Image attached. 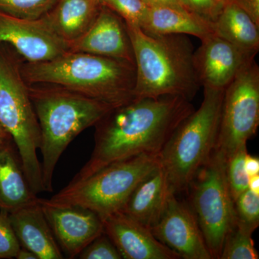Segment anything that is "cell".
<instances>
[{
	"label": "cell",
	"mask_w": 259,
	"mask_h": 259,
	"mask_svg": "<svg viewBox=\"0 0 259 259\" xmlns=\"http://www.w3.org/2000/svg\"><path fill=\"white\" fill-rule=\"evenodd\" d=\"M195 110L180 96L135 97L113 107L97 122L91 157L71 182L107 165L145 154H159L181 122Z\"/></svg>",
	"instance_id": "6da1fadb"
},
{
	"label": "cell",
	"mask_w": 259,
	"mask_h": 259,
	"mask_svg": "<svg viewBox=\"0 0 259 259\" xmlns=\"http://www.w3.org/2000/svg\"><path fill=\"white\" fill-rule=\"evenodd\" d=\"M28 83H51L112 106L135 98L136 68L128 61L68 51L45 62L20 64Z\"/></svg>",
	"instance_id": "7a4b0ae2"
},
{
	"label": "cell",
	"mask_w": 259,
	"mask_h": 259,
	"mask_svg": "<svg viewBox=\"0 0 259 259\" xmlns=\"http://www.w3.org/2000/svg\"><path fill=\"white\" fill-rule=\"evenodd\" d=\"M28 90L40 127L42 185L52 192L56 165L70 143L115 106L51 83H28Z\"/></svg>",
	"instance_id": "3957f363"
},
{
	"label": "cell",
	"mask_w": 259,
	"mask_h": 259,
	"mask_svg": "<svg viewBox=\"0 0 259 259\" xmlns=\"http://www.w3.org/2000/svg\"><path fill=\"white\" fill-rule=\"evenodd\" d=\"M126 25L134 52L135 97L174 95L191 101L201 86L190 39L177 34L156 35L137 25Z\"/></svg>",
	"instance_id": "277c9868"
},
{
	"label": "cell",
	"mask_w": 259,
	"mask_h": 259,
	"mask_svg": "<svg viewBox=\"0 0 259 259\" xmlns=\"http://www.w3.org/2000/svg\"><path fill=\"white\" fill-rule=\"evenodd\" d=\"M224 91L204 88L198 110L181 122L159 153L160 166L175 194L189 190L215 147Z\"/></svg>",
	"instance_id": "5b68a950"
},
{
	"label": "cell",
	"mask_w": 259,
	"mask_h": 259,
	"mask_svg": "<svg viewBox=\"0 0 259 259\" xmlns=\"http://www.w3.org/2000/svg\"><path fill=\"white\" fill-rule=\"evenodd\" d=\"M20 61L0 48V122L15 143L24 175L34 194L45 192L37 152L40 131Z\"/></svg>",
	"instance_id": "8992f818"
},
{
	"label": "cell",
	"mask_w": 259,
	"mask_h": 259,
	"mask_svg": "<svg viewBox=\"0 0 259 259\" xmlns=\"http://www.w3.org/2000/svg\"><path fill=\"white\" fill-rule=\"evenodd\" d=\"M158 165L159 154L147 153L115 162L84 180L70 182L47 201L90 209L104 221L120 210L140 182Z\"/></svg>",
	"instance_id": "52a82bcc"
},
{
	"label": "cell",
	"mask_w": 259,
	"mask_h": 259,
	"mask_svg": "<svg viewBox=\"0 0 259 259\" xmlns=\"http://www.w3.org/2000/svg\"><path fill=\"white\" fill-rule=\"evenodd\" d=\"M192 208L212 255L220 258L227 233L236 221L234 201L226 177V157L214 147L189 187Z\"/></svg>",
	"instance_id": "ba28073f"
},
{
	"label": "cell",
	"mask_w": 259,
	"mask_h": 259,
	"mask_svg": "<svg viewBox=\"0 0 259 259\" xmlns=\"http://www.w3.org/2000/svg\"><path fill=\"white\" fill-rule=\"evenodd\" d=\"M258 125L259 67L253 59L225 90L215 148L228 158L246 146Z\"/></svg>",
	"instance_id": "9c48e42d"
},
{
	"label": "cell",
	"mask_w": 259,
	"mask_h": 259,
	"mask_svg": "<svg viewBox=\"0 0 259 259\" xmlns=\"http://www.w3.org/2000/svg\"><path fill=\"white\" fill-rule=\"evenodd\" d=\"M9 44L29 63L53 60L69 51L44 18L28 20L0 12V45Z\"/></svg>",
	"instance_id": "30bf717a"
},
{
	"label": "cell",
	"mask_w": 259,
	"mask_h": 259,
	"mask_svg": "<svg viewBox=\"0 0 259 259\" xmlns=\"http://www.w3.org/2000/svg\"><path fill=\"white\" fill-rule=\"evenodd\" d=\"M155 237L185 259H213L192 208L172 192L157 223L151 228Z\"/></svg>",
	"instance_id": "8fae6325"
},
{
	"label": "cell",
	"mask_w": 259,
	"mask_h": 259,
	"mask_svg": "<svg viewBox=\"0 0 259 259\" xmlns=\"http://www.w3.org/2000/svg\"><path fill=\"white\" fill-rule=\"evenodd\" d=\"M58 244L69 258H75L104 232L96 213L79 206L54 205L37 199Z\"/></svg>",
	"instance_id": "7c38bea8"
},
{
	"label": "cell",
	"mask_w": 259,
	"mask_h": 259,
	"mask_svg": "<svg viewBox=\"0 0 259 259\" xmlns=\"http://www.w3.org/2000/svg\"><path fill=\"white\" fill-rule=\"evenodd\" d=\"M255 57L213 32L202 38L200 47L194 51L193 64L200 86L225 90Z\"/></svg>",
	"instance_id": "4fadbf2b"
},
{
	"label": "cell",
	"mask_w": 259,
	"mask_h": 259,
	"mask_svg": "<svg viewBox=\"0 0 259 259\" xmlns=\"http://www.w3.org/2000/svg\"><path fill=\"white\" fill-rule=\"evenodd\" d=\"M69 47L71 52L105 56L135 65L134 49L125 22L104 5L88 31Z\"/></svg>",
	"instance_id": "5bb4252c"
},
{
	"label": "cell",
	"mask_w": 259,
	"mask_h": 259,
	"mask_svg": "<svg viewBox=\"0 0 259 259\" xmlns=\"http://www.w3.org/2000/svg\"><path fill=\"white\" fill-rule=\"evenodd\" d=\"M104 232L125 259H179L180 255L163 245L151 229L122 211L103 221Z\"/></svg>",
	"instance_id": "9a60e30c"
},
{
	"label": "cell",
	"mask_w": 259,
	"mask_h": 259,
	"mask_svg": "<svg viewBox=\"0 0 259 259\" xmlns=\"http://www.w3.org/2000/svg\"><path fill=\"white\" fill-rule=\"evenodd\" d=\"M9 218L21 247L38 259L64 258L38 202L10 212Z\"/></svg>",
	"instance_id": "2e32d148"
},
{
	"label": "cell",
	"mask_w": 259,
	"mask_h": 259,
	"mask_svg": "<svg viewBox=\"0 0 259 259\" xmlns=\"http://www.w3.org/2000/svg\"><path fill=\"white\" fill-rule=\"evenodd\" d=\"M172 192L159 164L140 182L120 211L151 228L161 217Z\"/></svg>",
	"instance_id": "e0dca14e"
},
{
	"label": "cell",
	"mask_w": 259,
	"mask_h": 259,
	"mask_svg": "<svg viewBox=\"0 0 259 259\" xmlns=\"http://www.w3.org/2000/svg\"><path fill=\"white\" fill-rule=\"evenodd\" d=\"M102 5L101 0H58L42 18L56 35L69 45L88 31Z\"/></svg>",
	"instance_id": "ac0fdd59"
},
{
	"label": "cell",
	"mask_w": 259,
	"mask_h": 259,
	"mask_svg": "<svg viewBox=\"0 0 259 259\" xmlns=\"http://www.w3.org/2000/svg\"><path fill=\"white\" fill-rule=\"evenodd\" d=\"M140 28L156 35H190L200 40L214 32L213 23L184 8L171 6L149 8Z\"/></svg>",
	"instance_id": "d6986e66"
},
{
	"label": "cell",
	"mask_w": 259,
	"mask_h": 259,
	"mask_svg": "<svg viewBox=\"0 0 259 259\" xmlns=\"http://www.w3.org/2000/svg\"><path fill=\"white\" fill-rule=\"evenodd\" d=\"M11 143L0 148V209L8 213L36 203Z\"/></svg>",
	"instance_id": "ffe728a7"
},
{
	"label": "cell",
	"mask_w": 259,
	"mask_h": 259,
	"mask_svg": "<svg viewBox=\"0 0 259 259\" xmlns=\"http://www.w3.org/2000/svg\"><path fill=\"white\" fill-rule=\"evenodd\" d=\"M217 35L251 56L259 50V26L233 2L223 5L213 23Z\"/></svg>",
	"instance_id": "44dd1931"
},
{
	"label": "cell",
	"mask_w": 259,
	"mask_h": 259,
	"mask_svg": "<svg viewBox=\"0 0 259 259\" xmlns=\"http://www.w3.org/2000/svg\"><path fill=\"white\" fill-rule=\"evenodd\" d=\"M253 232L236 220L223 241L219 259H258V253L252 238Z\"/></svg>",
	"instance_id": "7402d4cb"
},
{
	"label": "cell",
	"mask_w": 259,
	"mask_h": 259,
	"mask_svg": "<svg viewBox=\"0 0 259 259\" xmlns=\"http://www.w3.org/2000/svg\"><path fill=\"white\" fill-rule=\"evenodd\" d=\"M58 0H0V12L22 19L37 20L47 14Z\"/></svg>",
	"instance_id": "603a6c76"
},
{
	"label": "cell",
	"mask_w": 259,
	"mask_h": 259,
	"mask_svg": "<svg viewBox=\"0 0 259 259\" xmlns=\"http://www.w3.org/2000/svg\"><path fill=\"white\" fill-rule=\"evenodd\" d=\"M247 153L246 146H244L226 158L227 180L233 201L236 200L240 194L248 190L249 177L247 175L244 166Z\"/></svg>",
	"instance_id": "cb8c5ba5"
},
{
	"label": "cell",
	"mask_w": 259,
	"mask_h": 259,
	"mask_svg": "<svg viewBox=\"0 0 259 259\" xmlns=\"http://www.w3.org/2000/svg\"><path fill=\"white\" fill-rule=\"evenodd\" d=\"M236 220L253 231L259 226V194L246 190L234 201Z\"/></svg>",
	"instance_id": "d4e9b609"
},
{
	"label": "cell",
	"mask_w": 259,
	"mask_h": 259,
	"mask_svg": "<svg viewBox=\"0 0 259 259\" xmlns=\"http://www.w3.org/2000/svg\"><path fill=\"white\" fill-rule=\"evenodd\" d=\"M101 2L102 5L123 19L126 23L139 27L150 8L144 0H101Z\"/></svg>",
	"instance_id": "484cf974"
},
{
	"label": "cell",
	"mask_w": 259,
	"mask_h": 259,
	"mask_svg": "<svg viewBox=\"0 0 259 259\" xmlns=\"http://www.w3.org/2000/svg\"><path fill=\"white\" fill-rule=\"evenodd\" d=\"M20 247L9 213L0 209V258H15Z\"/></svg>",
	"instance_id": "4316f807"
},
{
	"label": "cell",
	"mask_w": 259,
	"mask_h": 259,
	"mask_svg": "<svg viewBox=\"0 0 259 259\" xmlns=\"http://www.w3.org/2000/svg\"><path fill=\"white\" fill-rule=\"evenodd\" d=\"M81 259H121L120 252L105 232L97 236L79 253Z\"/></svg>",
	"instance_id": "83f0119b"
},
{
	"label": "cell",
	"mask_w": 259,
	"mask_h": 259,
	"mask_svg": "<svg viewBox=\"0 0 259 259\" xmlns=\"http://www.w3.org/2000/svg\"><path fill=\"white\" fill-rule=\"evenodd\" d=\"M182 8L199 18L214 23L222 9L220 0H178Z\"/></svg>",
	"instance_id": "f1b7e54d"
},
{
	"label": "cell",
	"mask_w": 259,
	"mask_h": 259,
	"mask_svg": "<svg viewBox=\"0 0 259 259\" xmlns=\"http://www.w3.org/2000/svg\"><path fill=\"white\" fill-rule=\"evenodd\" d=\"M259 26V0H233Z\"/></svg>",
	"instance_id": "f546056e"
},
{
	"label": "cell",
	"mask_w": 259,
	"mask_h": 259,
	"mask_svg": "<svg viewBox=\"0 0 259 259\" xmlns=\"http://www.w3.org/2000/svg\"><path fill=\"white\" fill-rule=\"evenodd\" d=\"M244 166L248 177L259 175V158L247 153L245 156Z\"/></svg>",
	"instance_id": "4dcf8cb0"
},
{
	"label": "cell",
	"mask_w": 259,
	"mask_h": 259,
	"mask_svg": "<svg viewBox=\"0 0 259 259\" xmlns=\"http://www.w3.org/2000/svg\"><path fill=\"white\" fill-rule=\"evenodd\" d=\"M148 7L171 6L182 8L178 0H144ZM185 9V8H184Z\"/></svg>",
	"instance_id": "1f68e13d"
},
{
	"label": "cell",
	"mask_w": 259,
	"mask_h": 259,
	"mask_svg": "<svg viewBox=\"0 0 259 259\" xmlns=\"http://www.w3.org/2000/svg\"><path fill=\"white\" fill-rule=\"evenodd\" d=\"M13 141L11 136L8 134V131L5 129L0 122V148L4 147L6 145L9 144Z\"/></svg>",
	"instance_id": "d6a6232c"
},
{
	"label": "cell",
	"mask_w": 259,
	"mask_h": 259,
	"mask_svg": "<svg viewBox=\"0 0 259 259\" xmlns=\"http://www.w3.org/2000/svg\"><path fill=\"white\" fill-rule=\"evenodd\" d=\"M248 190L259 194V175H253L248 178Z\"/></svg>",
	"instance_id": "836d02e7"
},
{
	"label": "cell",
	"mask_w": 259,
	"mask_h": 259,
	"mask_svg": "<svg viewBox=\"0 0 259 259\" xmlns=\"http://www.w3.org/2000/svg\"><path fill=\"white\" fill-rule=\"evenodd\" d=\"M15 258L18 259H38L37 255L33 252L27 249V248H23V247H20L18 254H17Z\"/></svg>",
	"instance_id": "e575fe53"
},
{
	"label": "cell",
	"mask_w": 259,
	"mask_h": 259,
	"mask_svg": "<svg viewBox=\"0 0 259 259\" xmlns=\"http://www.w3.org/2000/svg\"><path fill=\"white\" fill-rule=\"evenodd\" d=\"M221 3H223V5L226 4V3H230V2L233 1V0H220Z\"/></svg>",
	"instance_id": "d590c367"
}]
</instances>
